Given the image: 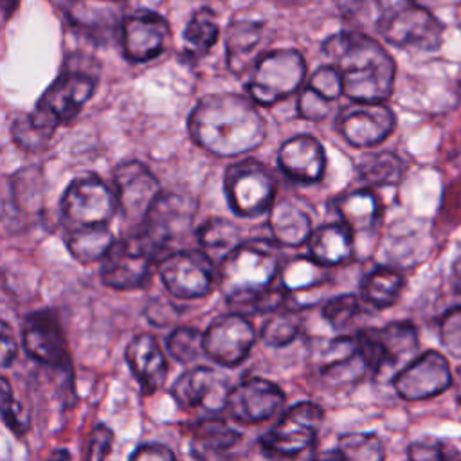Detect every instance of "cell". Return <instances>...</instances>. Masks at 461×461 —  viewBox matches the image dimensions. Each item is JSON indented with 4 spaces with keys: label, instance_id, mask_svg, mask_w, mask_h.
<instances>
[{
    "label": "cell",
    "instance_id": "1",
    "mask_svg": "<svg viewBox=\"0 0 461 461\" xmlns=\"http://www.w3.org/2000/svg\"><path fill=\"white\" fill-rule=\"evenodd\" d=\"M191 139L216 157H240L258 149L267 137V122L258 104L241 94L203 95L187 119Z\"/></svg>",
    "mask_w": 461,
    "mask_h": 461
},
{
    "label": "cell",
    "instance_id": "2",
    "mask_svg": "<svg viewBox=\"0 0 461 461\" xmlns=\"http://www.w3.org/2000/svg\"><path fill=\"white\" fill-rule=\"evenodd\" d=\"M322 54L351 101H385L396 77V63L380 41L362 31H340L322 43Z\"/></svg>",
    "mask_w": 461,
    "mask_h": 461
},
{
    "label": "cell",
    "instance_id": "3",
    "mask_svg": "<svg viewBox=\"0 0 461 461\" xmlns=\"http://www.w3.org/2000/svg\"><path fill=\"white\" fill-rule=\"evenodd\" d=\"M277 245L267 240L241 241L218 265V286L232 304H250L279 276Z\"/></svg>",
    "mask_w": 461,
    "mask_h": 461
},
{
    "label": "cell",
    "instance_id": "4",
    "mask_svg": "<svg viewBox=\"0 0 461 461\" xmlns=\"http://www.w3.org/2000/svg\"><path fill=\"white\" fill-rule=\"evenodd\" d=\"M369 373L382 380H393L418 351L420 337L411 321H394L382 328H366L355 333Z\"/></svg>",
    "mask_w": 461,
    "mask_h": 461
},
{
    "label": "cell",
    "instance_id": "5",
    "mask_svg": "<svg viewBox=\"0 0 461 461\" xmlns=\"http://www.w3.org/2000/svg\"><path fill=\"white\" fill-rule=\"evenodd\" d=\"M306 77V61L295 49L263 52L252 67L247 85L249 97L261 106H272L295 94Z\"/></svg>",
    "mask_w": 461,
    "mask_h": 461
},
{
    "label": "cell",
    "instance_id": "6",
    "mask_svg": "<svg viewBox=\"0 0 461 461\" xmlns=\"http://www.w3.org/2000/svg\"><path fill=\"white\" fill-rule=\"evenodd\" d=\"M94 88L95 81L88 74L77 70L63 72L43 92L34 112L27 115L29 122L49 140L59 124L72 121L79 113L92 97Z\"/></svg>",
    "mask_w": 461,
    "mask_h": 461
},
{
    "label": "cell",
    "instance_id": "7",
    "mask_svg": "<svg viewBox=\"0 0 461 461\" xmlns=\"http://www.w3.org/2000/svg\"><path fill=\"white\" fill-rule=\"evenodd\" d=\"M380 36L405 50L434 52L443 43V25L423 5L405 2L385 11L378 22Z\"/></svg>",
    "mask_w": 461,
    "mask_h": 461
},
{
    "label": "cell",
    "instance_id": "8",
    "mask_svg": "<svg viewBox=\"0 0 461 461\" xmlns=\"http://www.w3.org/2000/svg\"><path fill=\"white\" fill-rule=\"evenodd\" d=\"M223 191L230 209L243 218L268 212L276 200V178L270 169L254 158L230 164L223 175Z\"/></svg>",
    "mask_w": 461,
    "mask_h": 461
},
{
    "label": "cell",
    "instance_id": "9",
    "mask_svg": "<svg viewBox=\"0 0 461 461\" xmlns=\"http://www.w3.org/2000/svg\"><path fill=\"white\" fill-rule=\"evenodd\" d=\"M324 421V411L315 402H299L288 407L263 434L261 448L274 457H295L317 441Z\"/></svg>",
    "mask_w": 461,
    "mask_h": 461
},
{
    "label": "cell",
    "instance_id": "10",
    "mask_svg": "<svg viewBox=\"0 0 461 461\" xmlns=\"http://www.w3.org/2000/svg\"><path fill=\"white\" fill-rule=\"evenodd\" d=\"M158 254L137 232L112 245L101 259V281L113 290H137L149 279Z\"/></svg>",
    "mask_w": 461,
    "mask_h": 461
},
{
    "label": "cell",
    "instance_id": "11",
    "mask_svg": "<svg viewBox=\"0 0 461 461\" xmlns=\"http://www.w3.org/2000/svg\"><path fill=\"white\" fill-rule=\"evenodd\" d=\"M158 274L166 290L185 301L209 295L214 285V263L202 250L166 254L158 263Z\"/></svg>",
    "mask_w": 461,
    "mask_h": 461
},
{
    "label": "cell",
    "instance_id": "12",
    "mask_svg": "<svg viewBox=\"0 0 461 461\" xmlns=\"http://www.w3.org/2000/svg\"><path fill=\"white\" fill-rule=\"evenodd\" d=\"M115 211L113 191L94 176L74 180L61 198V212L68 229L108 225Z\"/></svg>",
    "mask_w": 461,
    "mask_h": 461
},
{
    "label": "cell",
    "instance_id": "13",
    "mask_svg": "<svg viewBox=\"0 0 461 461\" xmlns=\"http://www.w3.org/2000/svg\"><path fill=\"white\" fill-rule=\"evenodd\" d=\"M454 373L447 357L436 349L416 355L393 378L396 394L405 402H423L445 393L452 385Z\"/></svg>",
    "mask_w": 461,
    "mask_h": 461
},
{
    "label": "cell",
    "instance_id": "14",
    "mask_svg": "<svg viewBox=\"0 0 461 461\" xmlns=\"http://www.w3.org/2000/svg\"><path fill=\"white\" fill-rule=\"evenodd\" d=\"M335 126L348 144L373 148L393 133L396 117L384 101H351L340 108Z\"/></svg>",
    "mask_w": 461,
    "mask_h": 461
},
{
    "label": "cell",
    "instance_id": "15",
    "mask_svg": "<svg viewBox=\"0 0 461 461\" xmlns=\"http://www.w3.org/2000/svg\"><path fill=\"white\" fill-rule=\"evenodd\" d=\"M256 342L254 324L241 313L216 317L202 333L203 355L223 367L240 366Z\"/></svg>",
    "mask_w": 461,
    "mask_h": 461
},
{
    "label": "cell",
    "instance_id": "16",
    "mask_svg": "<svg viewBox=\"0 0 461 461\" xmlns=\"http://www.w3.org/2000/svg\"><path fill=\"white\" fill-rule=\"evenodd\" d=\"M22 344L25 353L52 369L72 371V357L59 319L52 310H38L25 317L22 326Z\"/></svg>",
    "mask_w": 461,
    "mask_h": 461
},
{
    "label": "cell",
    "instance_id": "17",
    "mask_svg": "<svg viewBox=\"0 0 461 461\" xmlns=\"http://www.w3.org/2000/svg\"><path fill=\"white\" fill-rule=\"evenodd\" d=\"M194 218V205L189 198L175 193H160L146 218L139 234L160 256L169 245L184 236Z\"/></svg>",
    "mask_w": 461,
    "mask_h": 461
},
{
    "label": "cell",
    "instance_id": "18",
    "mask_svg": "<svg viewBox=\"0 0 461 461\" xmlns=\"http://www.w3.org/2000/svg\"><path fill=\"white\" fill-rule=\"evenodd\" d=\"M113 194L122 218L142 223L160 194V185L146 164L128 160L113 171Z\"/></svg>",
    "mask_w": 461,
    "mask_h": 461
},
{
    "label": "cell",
    "instance_id": "19",
    "mask_svg": "<svg viewBox=\"0 0 461 461\" xmlns=\"http://www.w3.org/2000/svg\"><path fill=\"white\" fill-rule=\"evenodd\" d=\"M229 380L209 366H194L184 371L171 385L175 402L189 411L218 414L227 407Z\"/></svg>",
    "mask_w": 461,
    "mask_h": 461
},
{
    "label": "cell",
    "instance_id": "20",
    "mask_svg": "<svg viewBox=\"0 0 461 461\" xmlns=\"http://www.w3.org/2000/svg\"><path fill=\"white\" fill-rule=\"evenodd\" d=\"M285 403L283 389L268 378L249 376L230 387L227 411L234 421L243 425L263 423Z\"/></svg>",
    "mask_w": 461,
    "mask_h": 461
},
{
    "label": "cell",
    "instance_id": "21",
    "mask_svg": "<svg viewBox=\"0 0 461 461\" xmlns=\"http://www.w3.org/2000/svg\"><path fill=\"white\" fill-rule=\"evenodd\" d=\"M169 38L167 22L151 11H139L121 23V43L124 56L133 63H146L157 58Z\"/></svg>",
    "mask_w": 461,
    "mask_h": 461
},
{
    "label": "cell",
    "instance_id": "22",
    "mask_svg": "<svg viewBox=\"0 0 461 461\" xmlns=\"http://www.w3.org/2000/svg\"><path fill=\"white\" fill-rule=\"evenodd\" d=\"M369 373L355 333L331 339L321 353L319 376L333 387L351 385Z\"/></svg>",
    "mask_w": 461,
    "mask_h": 461
},
{
    "label": "cell",
    "instance_id": "23",
    "mask_svg": "<svg viewBox=\"0 0 461 461\" xmlns=\"http://www.w3.org/2000/svg\"><path fill=\"white\" fill-rule=\"evenodd\" d=\"M277 166L294 182L317 184L326 171L324 146L313 135H294L279 146Z\"/></svg>",
    "mask_w": 461,
    "mask_h": 461
},
{
    "label": "cell",
    "instance_id": "24",
    "mask_svg": "<svg viewBox=\"0 0 461 461\" xmlns=\"http://www.w3.org/2000/svg\"><path fill=\"white\" fill-rule=\"evenodd\" d=\"M124 358L144 394H153L166 384L167 360L155 335H135L126 346Z\"/></svg>",
    "mask_w": 461,
    "mask_h": 461
},
{
    "label": "cell",
    "instance_id": "25",
    "mask_svg": "<svg viewBox=\"0 0 461 461\" xmlns=\"http://www.w3.org/2000/svg\"><path fill=\"white\" fill-rule=\"evenodd\" d=\"M265 22L256 18H234L225 32V59L232 74L241 76L254 67L265 38Z\"/></svg>",
    "mask_w": 461,
    "mask_h": 461
},
{
    "label": "cell",
    "instance_id": "26",
    "mask_svg": "<svg viewBox=\"0 0 461 461\" xmlns=\"http://www.w3.org/2000/svg\"><path fill=\"white\" fill-rule=\"evenodd\" d=\"M126 0H58L70 23L90 36H106L122 23Z\"/></svg>",
    "mask_w": 461,
    "mask_h": 461
},
{
    "label": "cell",
    "instance_id": "27",
    "mask_svg": "<svg viewBox=\"0 0 461 461\" xmlns=\"http://www.w3.org/2000/svg\"><path fill=\"white\" fill-rule=\"evenodd\" d=\"M268 229L274 243L283 247L306 243L313 230L310 212L294 198L274 200L268 209Z\"/></svg>",
    "mask_w": 461,
    "mask_h": 461
},
{
    "label": "cell",
    "instance_id": "28",
    "mask_svg": "<svg viewBox=\"0 0 461 461\" xmlns=\"http://www.w3.org/2000/svg\"><path fill=\"white\" fill-rule=\"evenodd\" d=\"M308 256L326 267H339L353 258V232L342 221L326 223L312 230L308 238Z\"/></svg>",
    "mask_w": 461,
    "mask_h": 461
},
{
    "label": "cell",
    "instance_id": "29",
    "mask_svg": "<svg viewBox=\"0 0 461 461\" xmlns=\"http://www.w3.org/2000/svg\"><path fill=\"white\" fill-rule=\"evenodd\" d=\"M241 439L227 421L218 416L198 420L191 427V452L198 461H214L232 450Z\"/></svg>",
    "mask_w": 461,
    "mask_h": 461
},
{
    "label": "cell",
    "instance_id": "30",
    "mask_svg": "<svg viewBox=\"0 0 461 461\" xmlns=\"http://www.w3.org/2000/svg\"><path fill=\"white\" fill-rule=\"evenodd\" d=\"M113 243L115 238L108 225L72 227L65 234V245L70 256L83 265L101 261Z\"/></svg>",
    "mask_w": 461,
    "mask_h": 461
},
{
    "label": "cell",
    "instance_id": "31",
    "mask_svg": "<svg viewBox=\"0 0 461 461\" xmlns=\"http://www.w3.org/2000/svg\"><path fill=\"white\" fill-rule=\"evenodd\" d=\"M335 209L339 212L340 221L346 227H349L353 234L371 229L380 216V202L376 194L367 187L342 194L337 200Z\"/></svg>",
    "mask_w": 461,
    "mask_h": 461
},
{
    "label": "cell",
    "instance_id": "32",
    "mask_svg": "<svg viewBox=\"0 0 461 461\" xmlns=\"http://www.w3.org/2000/svg\"><path fill=\"white\" fill-rule=\"evenodd\" d=\"M281 288L288 294L290 301L297 299L299 294L313 292L328 281V268L315 263L310 256L290 259L279 270Z\"/></svg>",
    "mask_w": 461,
    "mask_h": 461
},
{
    "label": "cell",
    "instance_id": "33",
    "mask_svg": "<svg viewBox=\"0 0 461 461\" xmlns=\"http://www.w3.org/2000/svg\"><path fill=\"white\" fill-rule=\"evenodd\" d=\"M403 283L400 270L393 267H375L362 279L360 294L367 304L375 308H389L398 301Z\"/></svg>",
    "mask_w": 461,
    "mask_h": 461
},
{
    "label": "cell",
    "instance_id": "34",
    "mask_svg": "<svg viewBox=\"0 0 461 461\" xmlns=\"http://www.w3.org/2000/svg\"><path fill=\"white\" fill-rule=\"evenodd\" d=\"M200 250L214 263L221 261L241 243L240 229L225 218H209L196 232Z\"/></svg>",
    "mask_w": 461,
    "mask_h": 461
},
{
    "label": "cell",
    "instance_id": "35",
    "mask_svg": "<svg viewBox=\"0 0 461 461\" xmlns=\"http://www.w3.org/2000/svg\"><path fill=\"white\" fill-rule=\"evenodd\" d=\"M403 164L393 151L366 153L357 162V176L367 187L396 185L402 180Z\"/></svg>",
    "mask_w": 461,
    "mask_h": 461
},
{
    "label": "cell",
    "instance_id": "36",
    "mask_svg": "<svg viewBox=\"0 0 461 461\" xmlns=\"http://www.w3.org/2000/svg\"><path fill=\"white\" fill-rule=\"evenodd\" d=\"M218 36H220L218 16L209 7H202L194 11L189 22L185 23V29L182 32L184 50L191 58L205 56L218 41Z\"/></svg>",
    "mask_w": 461,
    "mask_h": 461
},
{
    "label": "cell",
    "instance_id": "37",
    "mask_svg": "<svg viewBox=\"0 0 461 461\" xmlns=\"http://www.w3.org/2000/svg\"><path fill=\"white\" fill-rule=\"evenodd\" d=\"M333 450L342 461H385V443L375 432H344Z\"/></svg>",
    "mask_w": 461,
    "mask_h": 461
},
{
    "label": "cell",
    "instance_id": "38",
    "mask_svg": "<svg viewBox=\"0 0 461 461\" xmlns=\"http://www.w3.org/2000/svg\"><path fill=\"white\" fill-rule=\"evenodd\" d=\"M303 330V319L299 317L295 308H285L265 321L259 337L270 348H283L288 346L297 339Z\"/></svg>",
    "mask_w": 461,
    "mask_h": 461
},
{
    "label": "cell",
    "instance_id": "39",
    "mask_svg": "<svg viewBox=\"0 0 461 461\" xmlns=\"http://www.w3.org/2000/svg\"><path fill=\"white\" fill-rule=\"evenodd\" d=\"M362 301L353 294H342L330 299L322 306V319L335 330L346 331L349 330L357 319L362 315Z\"/></svg>",
    "mask_w": 461,
    "mask_h": 461
},
{
    "label": "cell",
    "instance_id": "40",
    "mask_svg": "<svg viewBox=\"0 0 461 461\" xmlns=\"http://www.w3.org/2000/svg\"><path fill=\"white\" fill-rule=\"evenodd\" d=\"M409 461H461L459 448L436 436H420L407 447Z\"/></svg>",
    "mask_w": 461,
    "mask_h": 461
},
{
    "label": "cell",
    "instance_id": "41",
    "mask_svg": "<svg viewBox=\"0 0 461 461\" xmlns=\"http://www.w3.org/2000/svg\"><path fill=\"white\" fill-rule=\"evenodd\" d=\"M0 420L16 436L27 434L31 427L29 414L14 396L13 385L5 376H0Z\"/></svg>",
    "mask_w": 461,
    "mask_h": 461
},
{
    "label": "cell",
    "instance_id": "42",
    "mask_svg": "<svg viewBox=\"0 0 461 461\" xmlns=\"http://www.w3.org/2000/svg\"><path fill=\"white\" fill-rule=\"evenodd\" d=\"M166 348L176 362L191 364L203 355L202 331L191 326H178L167 335Z\"/></svg>",
    "mask_w": 461,
    "mask_h": 461
},
{
    "label": "cell",
    "instance_id": "43",
    "mask_svg": "<svg viewBox=\"0 0 461 461\" xmlns=\"http://www.w3.org/2000/svg\"><path fill=\"white\" fill-rule=\"evenodd\" d=\"M337 9L344 20L351 22L357 29L378 27L380 18L384 16V0H337Z\"/></svg>",
    "mask_w": 461,
    "mask_h": 461
},
{
    "label": "cell",
    "instance_id": "44",
    "mask_svg": "<svg viewBox=\"0 0 461 461\" xmlns=\"http://www.w3.org/2000/svg\"><path fill=\"white\" fill-rule=\"evenodd\" d=\"M438 335L447 353L461 360V304L448 308L439 317Z\"/></svg>",
    "mask_w": 461,
    "mask_h": 461
},
{
    "label": "cell",
    "instance_id": "45",
    "mask_svg": "<svg viewBox=\"0 0 461 461\" xmlns=\"http://www.w3.org/2000/svg\"><path fill=\"white\" fill-rule=\"evenodd\" d=\"M306 86L330 103L337 101L342 95V81L339 77V72L328 63L321 65L312 72Z\"/></svg>",
    "mask_w": 461,
    "mask_h": 461
},
{
    "label": "cell",
    "instance_id": "46",
    "mask_svg": "<svg viewBox=\"0 0 461 461\" xmlns=\"http://www.w3.org/2000/svg\"><path fill=\"white\" fill-rule=\"evenodd\" d=\"M331 103L317 95L312 88L304 86L297 95V113L301 119L319 122L330 113Z\"/></svg>",
    "mask_w": 461,
    "mask_h": 461
},
{
    "label": "cell",
    "instance_id": "47",
    "mask_svg": "<svg viewBox=\"0 0 461 461\" xmlns=\"http://www.w3.org/2000/svg\"><path fill=\"white\" fill-rule=\"evenodd\" d=\"M112 445H113V430L103 423L95 425L88 439L85 461H104L112 452Z\"/></svg>",
    "mask_w": 461,
    "mask_h": 461
},
{
    "label": "cell",
    "instance_id": "48",
    "mask_svg": "<svg viewBox=\"0 0 461 461\" xmlns=\"http://www.w3.org/2000/svg\"><path fill=\"white\" fill-rule=\"evenodd\" d=\"M18 357V339L13 328L0 319V369L11 367Z\"/></svg>",
    "mask_w": 461,
    "mask_h": 461
},
{
    "label": "cell",
    "instance_id": "49",
    "mask_svg": "<svg viewBox=\"0 0 461 461\" xmlns=\"http://www.w3.org/2000/svg\"><path fill=\"white\" fill-rule=\"evenodd\" d=\"M128 461H176V456L167 445L142 443L131 452Z\"/></svg>",
    "mask_w": 461,
    "mask_h": 461
},
{
    "label": "cell",
    "instance_id": "50",
    "mask_svg": "<svg viewBox=\"0 0 461 461\" xmlns=\"http://www.w3.org/2000/svg\"><path fill=\"white\" fill-rule=\"evenodd\" d=\"M452 288L461 297V252L452 263Z\"/></svg>",
    "mask_w": 461,
    "mask_h": 461
},
{
    "label": "cell",
    "instance_id": "51",
    "mask_svg": "<svg viewBox=\"0 0 461 461\" xmlns=\"http://www.w3.org/2000/svg\"><path fill=\"white\" fill-rule=\"evenodd\" d=\"M47 461H72V456L67 448H58L47 457Z\"/></svg>",
    "mask_w": 461,
    "mask_h": 461
},
{
    "label": "cell",
    "instance_id": "52",
    "mask_svg": "<svg viewBox=\"0 0 461 461\" xmlns=\"http://www.w3.org/2000/svg\"><path fill=\"white\" fill-rule=\"evenodd\" d=\"M312 461H342V459H340V456L331 448V450H326V452L317 454Z\"/></svg>",
    "mask_w": 461,
    "mask_h": 461
},
{
    "label": "cell",
    "instance_id": "53",
    "mask_svg": "<svg viewBox=\"0 0 461 461\" xmlns=\"http://www.w3.org/2000/svg\"><path fill=\"white\" fill-rule=\"evenodd\" d=\"M452 385H454V389H456V398H457V402H459V405H461V366H459V367L456 369V373H454Z\"/></svg>",
    "mask_w": 461,
    "mask_h": 461
},
{
    "label": "cell",
    "instance_id": "54",
    "mask_svg": "<svg viewBox=\"0 0 461 461\" xmlns=\"http://www.w3.org/2000/svg\"><path fill=\"white\" fill-rule=\"evenodd\" d=\"M2 5H4V9H7V13H11L16 5V0H2Z\"/></svg>",
    "mask_w": 461,
    "mask_h": 461
}]
</instances>
